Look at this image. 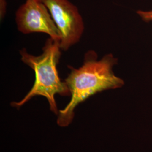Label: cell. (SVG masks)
<instances>
[{
	"instance_id": "cell-4",
	"label": "cell",
	"mask_w": 152,
	"mask_h": 152,
	"mask_svg": "<svg viewBox=\"0 0 152 152\" xmlns=\"http://www.w3.org/2000/svg\"><path fill=\"white\" fill-rule=\"evenodd\" d=\"M15 22L18 31L24 34L44 33L60 42V32L41 0H26L16 11Z\"/></svg>"
},
{
	"instance_id": "cell-1",
	"label": "cell",
	"mask_w": 152,
	"mask_h": 152,
	"mask_svg": "<svg viewBox=\"0 0 152 152\" xmlns=\"http://www.w3.org/2000/svg\"><path fill=\"white\" fill-rule=\"evenodd\" d=\"M117 59L109 54L98 60L94 51L85 55L83 64L78 68L69 67L71 72L64 80L69 90L71 99L64 108L59 112L58 124L68 126L75 116L76 107L98 92L121 87L124 81L115 76L113 67Z\"/></svg>"
},
{
	"instance_id": "cell-6",
	"label": "cell",
	"mask_w": 152,
	"mask_h": 152,
	"mask_svg": "<svg viewBox=\"0 0 152 152\" xmlns=\"http://www.w3.org/2000/svg\"><path fill=\"white\" fill-rule=\"evenodd\" d=\"M7 8L6 0H0V17L1 19H3L5 15Z\"/></svg>"
},
{
	"instance_id": "cell-3",
	"label": "cell",
	"mask_w": 152,
	"mask_h": 152,
	"mask_svg": "<svg viewBox=\"0 0 152 152\" xmlns=\"http://www.w3.org/2000/svg\"><path fill=\"white\" fill-rule=\"evenodd\" d=\"M60 33V49L66 51L80 41L84 23L76 6L68 0H41Z\"/></svg>"
},
{
	"instance_id": "cell-2",
	"label": "cell",
	"mask_w": 152,
	"mask_h": 152,
	"mask_svg": "<svg viewBox=\"0 0 152 152\" xmlns=\"http://www.w3.org/2000/svg\"><path fill=\"white\" fill-rule=\"evenodd\" d=\"M20 54L22 61L34 72L35 81L31 90L24 98L18 102H12L11 105L20 108L33 97L42 96L48 100L50 110L58 115L55 95H71L65 82L61 81L57 69L61 54L60 42L50 37L45 42L41 54L38 56L30 54L26 49L21 50Z\"/></svg>"
},
{
	"instance_id": "cell-5",
	"label": "cell",
	"mask_w": 152,
	"mask_h": 152,
	"mask_svg": "<svg viewBox=\"0 0 152 152\" xmlns=\"http://www.w3.org/2000/svg\"><path fill=\"white\" fill-rule=\"evenodd\" d=\"M137 13L140 15L142 19L145 22L152 21V10L151 11H137Z\"/></svg>"
}]
</instances>
